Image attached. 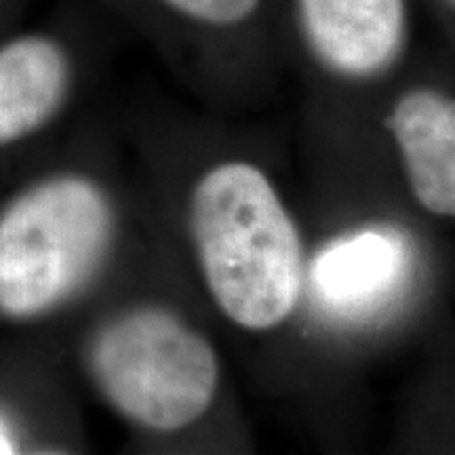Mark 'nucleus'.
Segmentation results:
<instances>
[{"label":"nucleus","mask_w":455,"mask_h":455,"mask_svg":"<svg viewBox=\"0 0 455 455\" xmlns=\"http://www.w3.org/2000/svg\"><path fill=\"white\" fill-rule=\"evenodd\" d=\"M192 236L213 299L244 329L276 327L301 284V244L275 188L253 164L209 171L192 195Z\"/></svg>","instance_id":"f257e3e1"},{"label":"nucleus","mask_w":455,"mask_h":455,"mask_svg":"<svg viewBox=\"0 0 455 455\" xmlns=\"http://www.w3.org/2000/svg\"><path fill=\"white\" fill-rule=\"evenodd\" d=\"M112 209L83 178L34 186L0 215V312L26 318L70 298L104 259Z\"/></svg>","instance_id":"f03ea898"},{"label":"nucleus","mask_w":455,"mask_h":455,"mask_svg":"<svg viewBox=\"0 0 455 455\" xmlns=\"http://www.w3.org/2000/svg\"><path fill=\"white\" fill-rule=\"evenodd\" d=\"M89 365L114 409L161 432L201 419L218 388L212 344L158 308L114 318L91 346Z\"/></svg>","instance_id":"7ed1b4c3"},{"label":"nucleus","mask_w":455,"mask_h":455,"mask_svg":"<svg viewBox=\"0 0 455 455\" xmlns=\"http://www.w3.org/2000/svg\"><path fill=\"white\" fill-rule=\"evenodd\" d=\"M299 15L315 53L346 76L382 72L405 36L403 0H299Z\"/></svg>","instance_id":"20e7f679"},{"label":"nucleus","mask_w":455,"mask_h":455,"mask_svg":"<svg viewBox=\"0 0 455 455\" xmlns=\"http://www.w3.org/2000/svg\"><path fill=\"white\" fill-rule=\"evenodd\" d=\"M413 196L426 212L455 213V106L430 89L409 91L390 116Z\"/></svg>","instance_id":"39448f33"},{"label":"nucleus","mask_w":455,"mask_h":455,"mask_svg":"<svg viewBox=\"0 0 455 455\" xmlns=\"http://www.w3.org/2000/svg\"><path fill=\"white\" fill-rule=\"evenodd\" d=\"M70 84L60 44L26 36L0 49V144L26 138L57 112Z\"/></svg>","instance_id":"423d86ee"},{"label":"nucleus","mask_w":455,"mask_h":455,"mask_svg":"<svg viewBox=\"0 0 455 455\" xmlns=\"http://www.w3.org/2000/svg\"><path fill=\"white\" fill-rule=\"evenodd\" d=\"M405 270L403 244L382 232H363L335 243L315 266L321 298L335 308L363 310L396 287Z\"/></svg>","instance_id":"0eeeda50"},{"label":"nucleus","mask_w":455,"mask_h":455,"mask_svg":"<svg viewBox=\"0 0 455 455\" xmlns=\"http://www.w3.org/2000/svg\"><path fill=\"white\" fill-rule=\"evenodd\" d=\"M180 13L207 24H238L258 9L259 0H164Z\"/></svg>","instance_id":"6e6552de"},{"label":"nucleus","mask_w":455,"mask_h":455,"mask_svg":"<svg viewBox=\"0 0 455 455\" xmlns=\"http://www.w3.org/2000/svg\"><path fill=\"white\" fill-rule=\"evenodd\" d=\"M11 451H13V447H11L7 432L0 428V453H11Z\"/></svg>","instance_id":"1a4fd4ad"}]
</instances>
